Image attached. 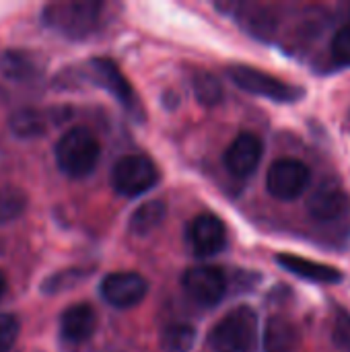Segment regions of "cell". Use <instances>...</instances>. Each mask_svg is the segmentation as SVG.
<instances>
[{"instance_id":"d6986e66","label":"cell","mask_w":350,"mask_h":352,"mask_svg":"<svg viewBox=\"0 0 350 352\" xmlns=\"http://www.w3.org/2000/svg\"><path fill=\"white\" fill-rule=\"evenodd\" d=\"M192 87H194L196 99H198L200 103H204V105H217V103H221V99H223V87H221L219 78L212 76V74L206 72V70L194 72Z\"/></svg>"},{"instance_id":"d4e9b609","label":"cell","mask_w":350,"mask_h":352,"mask_svg":"<svg viewBox=\"0 0 350 352\" xmlns=\"http://www.w3.org/2000/svg\"><path fill=\"white\" fill-rule=\"evenodd\" d=\"M332 56L336 62L350 66V23L340 27V31L332 39Z\"/></svg>"},{"instance_id":"484cf974","label":"cell","mask_w":350,"mask_h":352,"mask_svg":"<svg viewBox=\"0 0 350 352\" xmlns=\"http://www.w3.org/2000/svg\"><path fill=\"white\" fill-rule=\"evenodd\" d=\"M4 291H6V278H4V274L0 272V297L4 295Z\"/></svg>"},{"instance_id":"cb8c5ba5","label":"cell","mask_w":350,"mask_h":352,"mask_svg":"<svg viewBox=\"0 0 350 352\" xmlns=\"http://www.w3.org/2000/svg\"><path fill=\"white\" fill-rule=\"evenodd\" d=\"M332 340H334L336 349L350 352V314L347 311L336 314L334 326H332Z\"/></svg>"},{"instance_id":"8fae6325","label":"cell","mask_w":350,"mask_h":352,"mask_svg":"<svg viewBox=\"0 0 350 352\" xmlns=\"http://www.w3.org/2000/svg\"><path fill=\"white\" fill-rule=\"evenodd\" d=\"M89 68V76L95 85L103 87L107 93H111L116 97V101H120L126 109H134L138 105L134 89L130 87L128 78L122 74V70L116 66V62H111L109 58H93L87 64Z\"/></svg>"},{"instance_id":"6da1fadb","label":"cell","mask_w":350,"mask_h":352,"mask_svg":"<svg viewBox=\"0 0 350 352\" xmlns=\"http://www.w3.org/2000/svg\"><path fill=\"white\" fill-rule=\"evenodd\" d=\"M54 157L64 175L80 179L97 167L101 157V144L91 130L80 126L70 128L56 142Z\"/></svg>"},{"instance_id":"5bb4252c","label":"cell","mask_w":350,"mask_h":352,"mask_svg":"<svg viewBox=\"0 0 350 352\" xmlns=\"http://www.w3.org/2000/svg\"><path fill=\"white\" fill-rule=\"evenodd\" d=\"M97 328V314L89 303H74L60 318V332L68 342H85Z\"/></svg>"},{"instance_id":"2e32d148","label":"cell","mask_w":350,"mask_h":352,"mask_svg":"<svg viewBox=\"0 0 350 352\" xmlns=\"http://www.w3.org/2000/svg\"><path fill=\"white\" fill-rule=\"evenodd\" d=\"M165 214H167L165 202L163 200H151L132 212L128 227L134 235H149L165 221Z\"/></svg>"},{"instance_id":"44dd1931","label":"cell","mask_w":350,"mask_h":352,"mask_svg":"<svg viewBox=\"0 0 350 352\" xmlns=\"http://www.w3.org/2000/svg\"><path fill=\"white\" fill-rule=\"evenodd\" d=\"M85 276H87V272H85L83 268H70V270H62V272H58V274L50 276V278L43 283L41 291H43L45 295L64 293V291H68V289L76 287V285H78V283H80Z\"/></svg>"},{"instance_id":"7402d4cb","label":"cell","mask_w":350,"mask_h":352,"mask_svg":"<svg viewBox=\"0 0 350 352\" xmlns=\"http://www.w3.org/2000/svg\"><path fill=\"white\" fill-rule=\"evenodd\" d=\"M2 70L8 78H17L23 80L27 76H31L35 72V64L33 60L23 54V52H8L2 60Z\"/></svg>"},{"instance_id":"30bf717a","label":"cell","mask_w":350,"mask_h":352,"mask_svg":"<svg viewBox=\"0 0 350 352\" xmlns=\"http://www.w3.org/2000/svg\"><path fill=\"white\" fill-rule=\"evenodd\" d=\"M146 293L149 283L138 272H111L101 283L103 299L118 309H130L138 305Z\"/></svg>"},{"instance_id":"9c48e42d","label":"cell","mask_w":350,"mask_h":352,"mask_svg":"<svg viewBox=\"0 0 350 352\" xmlns=\"http://www.w3.org/2000/svg\"><path fill=\"white\" fill-rule=\"evenodd\" d=\"M188 245L194 256L210 258L227 245V227L215 214H198L188 225Z\"/></svg>"},{"instance_id":"ac0fdd59","label":"cell","mask_w":350,"mask_h":352,"mask_svg":"<svg viewBox=\"0 0 350 352\" xmlns=\"http://www.w3.org/2000/svg\"><path fill=\"white\" fill-rule=\"evenodd\" d=\"M10 130L21 138H35L45 132V120L37 109H19L10 118Z\"/></svg>"},{"instance_id":"9a60e30c","label":"cell","mask_w":350,"mask_h":352,"mask_svg":"<svg viewBox=\"0 0 350 352\" xmlns=\"http://www.w3.org/2000/svg\"><path fill=\"white\" fill-rule=\"evenodd\" d=\"M297 344H299V330L291 320L283 316H274L266 322L264 352H293Z\"/></svg>"},{"instance_id":"603a6c76","label":"cell","mask_w":350,"mask_h":352,"mask_svg":"<svg viewBox=\"0 0 350 352\" xmlns=\"http://www.w3.org/2000/svg\"><path fill=\"white\" fill-rule=\"evenodd\" d=\"M21 324L12 314H0V352H10L19 338Z\"/></svg>"},{"instance_id":"4316f807","label":"cell","mask_w":350,"mask_h":352,"mask_svg":"<svg viewBox=\"0 0 350 352\" xmlns=\"http://www.w3.org/2000/svg\"><path fill=\"white\" fill-rule=\"evenodd\" d=\"M349 122H350V111H349Z\"/></svg>"},{"instance_id":"8992f818","label":"cell","mask_w":350,"mask_h":352,"mask_svg":"<svg viewBox=\"0 0 350 352\" xmlns=\"http://www.w3.org/2000/svg\"><path fill=\"white\" fill-rule=\"evenodd\" d=\"M309 179H311V171L303 161L285 157L270 165L266 175V188L272 198L289 202L299 198L307 190Z\"/></svg>"},{"instance_id":"52a82bcc","label":"cell","mask_w":350,"mask_h":352,"mask_svg":"<svg viewBox=\"0 0 350 352\" xmlns=\"http://www.w3.org/2000/svg\"><path fill=\"white\" fill-rule=\"evenodd\" d=\"M184 291L200 305L212 307L223 301L227 293V276L217 266H192L182 276Z\"/></svg>"},{"instance_id":"5b68a950","label":"cell","mask_w":350,"mask_h":352,"mask_svg":"<svg viewBox=\"0 0 350 352\" xmlns=\"http://www.w3.org/2000/svg\"><path fill=\"white\" fill-rule=\"evenodd\" d=\"M159 182V169L146 155H124L111 169L113 190L126 198L140 196L155 188Z\"/></svg>"},{"instance_id":"7c38bea8","label":"cell","mask_w":350,"mask_h":352,"mask_svg":"<svg viewBox=\"0 0 350 352\" xmlns=\"http://www.w3.org/2000/svg\"><path fill=\"white\" fill-rule=\"evenodd\" d=\"M262 155H264L262 140L252 132H241L225 151V167L235 177H250L258 169Z\"/></svg>"},{"instance_id":"3957f363","label":"cell","mask_w":350,"mask_h":352,"mask_svg":"<svg viewBox=\"0 0 350 352\" xmlns=\"http://www.w3.org/2000/svg\"><path fill=\"white\" fill-rule=\"evenodd\" d=\"M101 12H103L101 2H85V0L56 2L45 6L43 21L50 29L66 37L85 39L99 27Z\"/></svg>"},{"instance_id":"ba28073f","label":"cell","mask_w":350,"mask_h":352,"mask_svg":"<svg viewBox=\"0 0 350 352\" xmlns=\"http://www.w3.org/2000/svg\"><path fill=\"white\" fill-rule=\"evenodd\" d=\"M307 212L311 219L332 223L350 212V196L344 186L336 179L322 182L307 198Z\"/></svg>"},{"instance_id":"277c9868","label":"cell","mask_w":350,"mask_h":352,"mask_svg":"<svg viewBox=\"0 0 350 352\" xmlns=\"http://www.w3.org/2000/svg\"><path fill=\"white\" fill-rule=\"evenodd\" d=\"M227 74L239 89H243L252 95L266 97L276 103H295L305 95V91L301 87L285 82V80H281L264 70H258L254 66L237 64V66H231L227 70Z\"/></svg>"},{"instance_id":"7a4b0ae2","label":"cell","mask_w":350,"mask_h":352,"mask_svg":"<svg viewBox=\"0 0 350 352\" xmlns=\"http://www.w3.org/2000/svg\"><path fill=\"white\" fill-rule=\"evenodd\" d=\"M258 338V316L241 305L223 316L210 330L208 344L215 352H252Z\"/></svg>"},{"instance_id":"ffe728a7","label":"cell","mask_w":350,"mask_h":352,"mask_svg":"<svg viewBox=\"0 0 350 352\" xmlns=\"http://www.w3.org/2000/svg\"><path fill=\"white\" fill-rule=\"evenodd\" d=\"M25 206H27V196L19 188L12 186L0 188V225L21 217Z\"/></svg>"},{"instance_id":"4fadbf2b","label":"cell","mask_w":350,"mask_h":352,"mask_svg":"<svg viewBox=\"0 0 350 352\" xmlns=\"http://www.w3.org/2000/svg\"><path fill=\"white\" fill-rule=\"evenodd\" d=\"M276 264L303 278V280H309V283H318V285H340L344 274L330 266V264H320V262H314V260H307V258H301V256H295V254H276Z\"/></svg>"},{"instance_id":"e0dca14e","label":"cell","mask_w":350,"mask_h":352,"mask_svg":"<svg viewBox=\"0 0 350 352\" xmlns=\"http://www.w3.org/2000/svg\"><path fill=\"white\" fill-rule=\"evenodd\" d=\"M196 344V330L190 324H171L161 332L163 352H190Z\"/></svg>"}]
</instances>
